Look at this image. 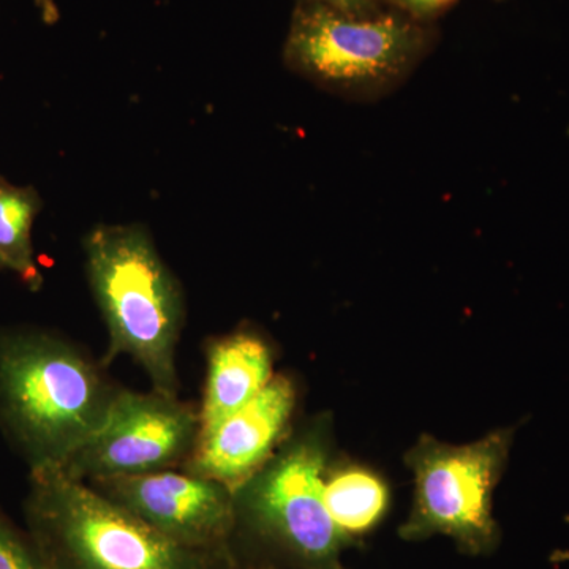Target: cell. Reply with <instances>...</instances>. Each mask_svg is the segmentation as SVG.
Instances as JSON below:
<instances>
[{"mask_svg": "<svg viewBox=\"0 0 569 569\" xmlns=\"http://www.w3.org/2000/svg\"><path fill=\"white\" fill-rule=\"evenodd\" d=\"M114 396L70 343L43 332L0 337V418L32 470L61 468L102 426Z\"/></svg>", "mask_w": 569, "mask_h": 569, "instance_id": "1", "label": "cell"}, {"mask_svg": "<svg viewBox=\"0 0 569 569\" xmlns=\"http://www.w3.org/2000/svg\"><path fill=\"white\" fill-rule=\"evenodd\" d=\"M86 269L110 335L108 359L127 355L157 392L176 396L183 321L178 280L141 224H99L84 239Z\"/></svg>", "mask_w": 569, "mask_h": 569, "instance_id": "2", "label": "cell"}, {"mask_svg": "<svg viewBox=\"0 0 569 569\" xmlns=\"http://www.w3.org/2000/svg\"><path fill=\"white\" fill-rule=\"evenodd\" d=\"M436 26L392 9L369 17L298 0L284 66L326 91L376 100L395 91L436 47Z\"/></svg>", "mask_w": 569, "mask_h": 569, "instance_id": "3", "label": "cell"}, {"mask_svg": "<svg viewBox=\"0 0 569 569\" xmlns=\"http://www.w3.org/2000/svg\"><path fill=\"white\" fill-rule=\"evenodd\" d=\"M33 546L50 569H208L186 548L59 468L32 470Z\"/></svg>", "mask_w": 569, "mask_h": 569, "instance_id": "4", "label": "cell"}, {"mask_svg": "<svg viewBox=\"0 0 569 569\" xmlns=\"http://www.w3.org/2000/svg\"><path fill=\"white\" fill-rule=\"evenodd\" d=\"M511 445L509 429L463 447L422 437L406 458L415 475V500L400 538L447 537L467 556L492 553L501 537L493 518V490Z\"/></svg>", "mask_w": 569, "mask_h": 569, "instance_id": "5", "label": "cell"}, {"mask_svg": "<svg viewBox=\"0 0 569 569\" xmlns=\"http://www.w3.org/2000/svg\"><path fill=\"white\" fill-rule=\"evenodd\" d=\"M328 449L317 430L296 438L233 490L236 523L305 569L339 561L350 546L325 500Z\"/></svg>", "mask_w": 569, "mask_h": 569, "instance_id": "6", "label": "cell"}, {"mask_svg": "<svg viewBox=\"0 0 569 569\" xmlns=\"http://www.w3.org/2000/svg\"><path fill=\"white\" fill-rule=\"evenodd\" d=\"M200 417L176 396L116 392L102 426L59 470L78 481L137 477L192 456Z\"/></svg>", "mask_w": 569, "mask_h": 569, "instance_id": "7", "label": "cell"}, {"mask_svg": "<svg viewBox=\"0 0 569 569\" xmlns=\"http://www.w3.org/2000/svg\"><path fill=\"white\" fill-rule=\"evenodd\" d=\"M93 489L186 548L223 545L236 526L233 490L197 475L162 470L103 479Z\"/></svg>", "mask_w": 569, "mask_h": 569, "instance_id": "8", "label": "cell"}, {"mask_svg": "<svg viewBox=\"0 0 569 569\" xmlns=\"http://www.w3.org/2000/svg\"><path fill=\"white\" fill-rule=\"evenodd\" d=\"M295 402L293 383L284 377H272L244 408L198 437L189 473L222 482L231 490L241 486L271 459L293 415Z\"/></svg>", "mask_w": 569, "mask_h": 569, "instance_id": "9", "label": "cell"}, {"mask_svg": "<svg viewBox=\"0 0 569 569\" xmlns=\"http://www.w3.org/2000/svg\"><path fill=\"white\" fill-rule=\"evenodd\" d=\"M271 380V351L263 339L242 331L216 340L209 348L198 437L244 408Z\"/></svg>", "mask_w": 569, "mask_h": 569, "instance_id": "10", "label": "cell"}, {"mask_svg": "<svg viewBox=\"0 0 569 569\" xmlns=\"http://www.w3.org/2000/svg\"><path fill=\"white\" fill-rule=\"evenodd\" d=\"M325 500L337 529L353 545L383 519L389 492L372 471L350 467L326 479Z\"/></svg>", "mask_w": 569, "mask_h": 569, "instance_id": "11", "label": "cell"}, {"mask_svg": "<svg viewBox=\"0 0 569 569\" xmlns=\"http://www.w3.org/2000/svg\"><path fill=\"white\" fill-rule=\"evenodd\" d=\"M40 208L36 189L0 178V258L33 290L41 283L32 247L33 220Z\"/></svg>", "mask_w": 569, "mask_h": 569, "instance_id": "12", "label": "cell"}, {"mask_svg": "<svg viewBox=\"0 0 569 569\" xmlns=\"http://www.w3.org/2000/svg\"><path fill=\"white\" fill-rule=\"evenodd\" d=\"M0 569H50L36 546L28 545L0 519Z\"/></svg>", "mask_w": 569, "mask_h": 569, "instance_id": "13", "label": "cell"}, {"mask_svg": "<svg viewBox=\"0 0 569 569\" xmlns=\"http://www.w3.org/2000/svg\"><path fill=\"white\" fill-rule=\"evenodd\" d=\"M388 9L400 11L413 20L433 24L458 0H381Z\"/></svg>", "mask_w": 569, "mask_h": 569, "instance_id": "14", "label": "cell"}, {"mask_svg": "<svg viewBox=\"0 0 569 569\" xmlns=\"http://www.w3.org/2000/svg\"><path fill=\"white\" fill-rule=\"evenodd\" d=\"M301 2L321 3L346 13L358 14V17H369L388 9L381 0H301Z\"/></svg>", "mask_w": 569, "mask_h": 569, "instance_id": "15", "label": "cell"}, {"mask_svg": "<svg viewBox=\"0 0 569 569\" xmlns=\"http://www.w3.org/2000/svg\"><path fill=\"white\" fill-rule=\"evenodd\" d=\"M318 569H346L340 565V561H336V563L328 565V567L318 568Z\"/></svg>", "mask_w": 569, "mask_h": 569, "instance_id": "16", "label": "cell"}, {"mask_svg": "<svg viewBox=\"0 0 569 569\" xmlns=\"http://www.w3.org/2000/svg\"><path fill=\"white\" fill-rule=\"evenodd\" d=\"M2 269H7V266L3 263L2 258H0V271H2Z\"/></svg>", "mask_w": 569, "mask_h": 569, "instance_id": "17", "label": "cell"}, {"mask_svg": "<svg viewBox=\"0 0 569 569\" xmlns=\"http://www.w3.org/2000/svg\"><path fill=\"white\" fill-rule=\"evenodd\" d=\"M250 569H271V568H250Z\"/></svg>", "mask_w": 569, "mask_h": 569, "instance_id": "18", "label": "cell"}]
</instances>
